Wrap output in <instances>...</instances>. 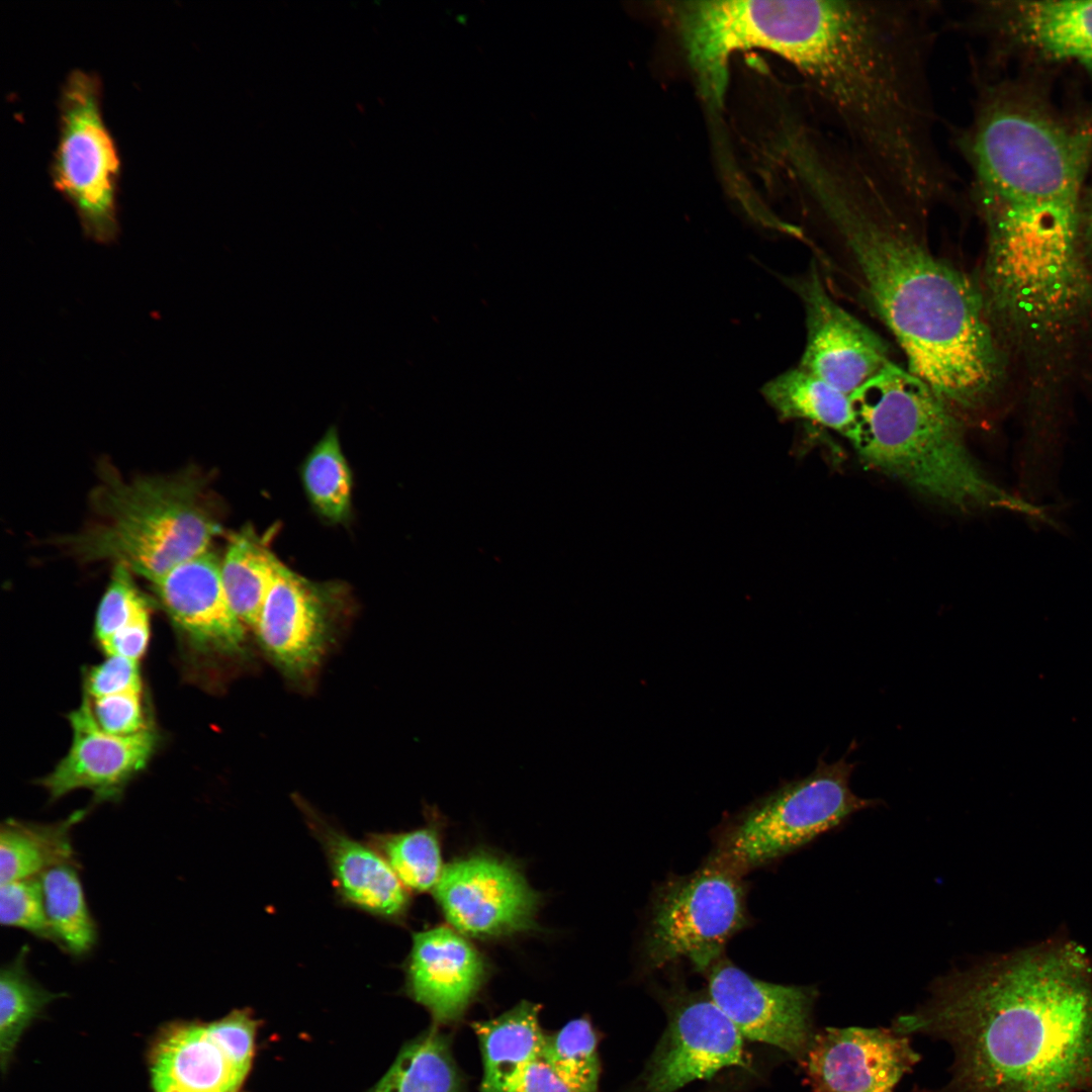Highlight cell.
<instances>
[{
	"label": "cell",
	"mask_w": 1092,
	"mask_h": 1092,
	"mask_svg": "<svg viewBox=\"0 0 1092 1092\" xmlns=\"http://www.w3.org/2000/svg\"><path fill=\"white\" fill-rule=\"evenodd\" d=\"M789 169L845 252L858 292L899 343L908 370L959 415L979 407L1001 373L984 292L936 256L922 213L836 138L799 146Z\"/></svg>",
	"instance_id": "6da1fadb"
},
{
	"label": "cell",
	"mask_w": 1092,
	"mask_h": 1092,
	"mask_svg": "<svg viewBox=\"0 0 1092 1092\" xmlns=\"http://www.w3.org/2000/svg\"><path fill=\"white\" fill-rule=\"evenodd\" d=\"M956 147L987 229V294L1012 313L1046 316L1091 291L1080 245L1092 109L1077 119L1008 82L980 84Z\"/></svg>",
	"instance_id": "7a4b0ae2"
},
{
	"label": "cell",
	"mask_w": 1092,
	"mask_h": 1092,
	"mask_svg": "<svg viewBox=\"0 0 1092 1092\" xmlns=\"http://www.w3.org/2000/svg\"><path fill=\"white\" fill-rule=\"evenodd\" d=\"M939 4L806 0L803 40L790 63L822 101L833 134L925 213L961 198L936 140L930 68Z\"/></svg>",
	"instance_id": "3957f363"
},
{
	"label": "cell",
	"mask_w": 1092,
	"mask_h": 1092,
	"mask_svg": "<svg viewBox=\"0 0 1092 1092\" xmlns=\"http://www.w3.org/2000/svg\"><path fill=\"white\" fill-rule=\"evenodd\" d=\"M892 1026L950 1046L943 1092H1092V965L1070 941L951 971Z\"/></svg>",
	"instance_id": "277c9868"
},
{
	"label": "cell",
	"mask_w": 1092,
	"mask_h": 1092,
	"mask_svg": "<svg viewBox=\"0 0 1092 1092\" xmlns=\"http://www.w3.org/2000/svg\"><path fill=\"white\" fill-rule=\"evenodd\" d=\"M850 397L847 437L867 463L959 510L1005 502L968 451L959 415L908 369L892 362Z\"/></svg>",
	"instance_id": "5b68a950"
},
{
	"label": "cell",
	"mask_w": 1092,
	"mask_h": 1092,
	"mask_svg": "<svg viewBox=\"0 0 1092 1092\" xmlns=\"http://www.w3.org/2000/svg\"><path fill=\"white\" fill-rule=\"evenodd\" d=\"M195 469L126 480L103 464L95 521L61 543L81 562L112 561L150 582L210 549L220 525Z\"/></svg>",
	"instance_id": "8992f818"
},
{
	"label": "cell",
	"mask_w": 1092,
	"mask_h": 1092,
	"mask_svg": "<svg viewBox=\"0 0 1092 1092\" xmlns=\"http://www.w3.org/2000/svg\"><path fill=\"white\" fill-rule=\"evenodd\" d=\"M855 763L819 758L803 779L787 782L727 819L706 861L743 876L770 863L839 825L876 800L849 785Z\"/></svg>",
	"instance_id": "52a82bcc"
},
{
	"label": "cell",
	"mask_w": 1092,
	"mask_h": 1092,
	"mask_svg": "<svg viewBox=\"0 0 1092 1092\" xmlns=\"http://www.w3.org/2000/svg\"><path fill=\"white\" fill-rule=\"evenodd\" d=\"M748 923L742 877L705 861L654 889L639 947L643 971L688 960L705 973L726 942Z\"/></svg>",
	"instance_id": "ba28073f"
},
{
	"label": "cell",
	"mask_w": 1092,
	"mask_h": 1092,
	"mask_svg": "<svg viewBox=\"0 0 1092 1092\" xmlns=\"http://www.w3.org/2000/svg\"><path fill=\"white\" fill-rule=\"evenodd\" d=\"M101 89L94 73L77 69L68 75L59 100V138L51 177L56 190L74 208L83 235L110 245L120 233V158L103 119Z\"/></svg>",
	"instance_id": "9c48e42d"
},
{
	"label": "cell",
	"mask_w": 1092,
	"mask_h": 1092,
	"mask_svg": "<svg viewBox=\"0 0 1092 1092\" xmlns=\"http://www.w3.org/2000/svg\"><path fill=\"white\" fill-rule=\"evenodd\" d=\"M659 995L667 1026L633 1092H674L724 1068L747 1066L743 1036L708 993L677 983Z\"/></svg>",
	"instance_id": "30bf717a"
},
{
	"label": "cell",
	"mask_w": 1092,
	"mask_h": 1092,
	"mask_svg": "<svg viewBox=\"0 0 1092 1092\" xmlns=\"http://www.w3.org/2000/svg\"><path fill=\"white\" fill-rule=\"evenodd\" d=\"M433 891L449 925L467 937L500 939L535 926L540 898L508 858L485 851L456 858Z\"/></svg>",
	"instance_id": "8fae6325"
},
{
	"label": "cell",
	"mask_w": 1092,
	"mask_h": 1092,
	"mask_svg": "<svg viewBox=\"0 0 1092 1092\" xmlns=\"http://www.w3.org/2000/svg\"><path fill=\"white\" fill-rule=\"evenodd\" d=\"M996 57L1029 52L1092 73V1L971 0L958 24Z\"/></svg>",
	"instance_id": "7c38bea8"
},
{
	"label": "cell",
	"mask_w": 1092,
	"mask_h": 1092,
	"mask_svg": "<svg viewBox=\"0 0 1092 1092\" xmlns=\"http://www.w3.org/2000/svg\"><path fill=\"white\" fill-rule=\"evenodd\" d=\"M784 280L805 311L801 368L851 395L892 363L884 341L833 299L815 263Z\"/></svg>",
	"instance_id": "4fadbf2b"
},
{
	"label": "cell",
	"mask_w": 1092,
	"mask_h": 1092,
	"mask_svg": "<svg viewBox=\"0 0 1092 1092\" xmlns=\"http://www.w3.org/2000/svg\"><path fill=\"white\" fill-rule=\"evenodd\" d=\"M708 995L742 1036L774 1045L801 1062L812 1037L814 987L751 977L721 956L705 972Z\"/></svg>",
	"instance_id": "5bb4252c"
},
{
	"label": "cell",
	"mask_w": 1092,
	"mask_h": 1092,
	"mask_svg": "<svg viewBox=\"0 0 1092 1092\" xmlns=\"http://www.w3.org/2000/svg\"><path fill=\"white\" fill-rule=\"evenodd\" d=\"M920 1062L894 1027H824L800 1062L812 1092H894Z\"/></svg>",
	"instance_id": "9a60e30c"
},
{
	"label": "cell",
	"mask_w": 1092,
	"mask_h": 1092,
	"mask_svg": "<svg viewBox=\"0 0 1092 1092\" xmlns=\"http://www.w3.org/2000/svg\"><path fill=\"white\" fill-rule=\"evenodd\" d=\"M73 738L67 754L39 780L51 801L78 789L93 793L94 803L116 802L143 771L159 745L152 728L130 736H115L95 723L88 701L68 715Z\"/></svg>",
	"instance_id": "2e32d148"
},
{
	"label": "cell",
	"mask_w": 1092,
	"mask_h": 1092,
	"mask_svg": "<svg viewBox=\"0 0 1092 1092\" xmlns=\"http://www.w3.org/2000/svg\"><path fill=\"white\" fill-rule=\"evenodd\" d=\"M332 590L309 581L281 561L254 630L275 664L298 677L314 668L331 640Z\"/></svg>",
	"instance_id": "e0dca14e"
},
{
	"label": "cell",
	"mask_w": 1092,
	"mask_h": 1092,
	"mask_svg": "<svg viewBox=\"0 0 1092 1092\" xmlns=\"http://www.w3.org/2000/svg\"><path fill=\"white\" fill-rule=\"evenodd\" d=\"M220 564L221 558L209 549L151 583L173 625L193 649L241 656L246 649L245 625L229 602Z\"/></svg>",
	"instance_id": "ac0fdd59"
},
{
	"label": "cell",
	"mask_w": 1092,
	"mask_h": 1092,
	"mask_svg": "<svg viewBox=\"0 0 1092 1092\" xmlns=\"http://www.w3.org/2000/svg\"><path fill=\"white\" fill-rule=\"evenodd\" d=\"M484 956L451 926L438 925L414 933L405 960V991L424 1006L435 1025L463 1018L488 977Z\"/></svg>",
	"instance_id": "d6986e66"
},
{
	"label": "cell",
	"mask_w": 1092,
	"mask_h": 1092,
	"mask_svg": "<svg viewBox=\"0 0 1092 1092\" xmlns=\"http://www.w3.org/2000/svg\"><path fill=\"white\" fill-rule=\"evenodd\" d=\"M306 817L340 900L379 919L403 923L411 908L410 891L385 858L368 842L352 838L315 814L306 813Z\"/></svg>",
	"instance_id": "ffe728a7"
},
{
	"label": "cell",
	"mask_w": 1092,
	"mask_h": 1092,
	"mask_svg": "<svg viewBox=\"0 0 1092 1092\" xmlns=\"http://www.w3.org/2000/svg\"><path fill=\"white\" fill-rule=\"evenodd\" d=\"M150 1070L155 1092H237L244 1080L205 1025L196 1023L177 1024L161 1035Z\"/></svg>",
	"instance_id": "44dd1931"
},
{
	"label": "cell",
	"mask_w": 1092,
	"mask_h": 1092,
	"mask_svg": "<svg viewBox=\"0 0 1092 1092\" xmlns=\"http://www.w3.org/2000/svg\"><path fill=\"white\" fill-rule=\"evenodd\" d=\"M541 1005L521 1001L503 1014L471 1027L482 1057L480 1092H515L526 1067L541 1055Z\"/></svg>",
	"instance_id": "7402d4cb"
},
{
	"label": "cell",
	"mask_w": 1092,
	"mask_h": 1092,
	"mask_svg": "<svg viewBox=\"0 0 1092 1092\" xmlns=\"http://www.w3.org/2000/svg\"><path fill=\"white\" fill-rule=\"evenodd\" d=\"M88 813L77 810L54 823L9 818L0 827L1 884L35 877L63 863H74L73 827Z\"/></svg>",
	"instance_id": "603a6c76"
},
{
	"label": "cell",
	"mask_w": 1092,
	"mask_h": 1092,
	"mask_svg": "<svg viewBox=\"0 0 1092 1092\" xmlns=\"http://www.w3.org/2000/svg\"><path fill=\"white\" fill-rule=\"evenodd\" d=\"M760 391L783 421L809 422L846 437L853 427L850 395L799 365L766 381Z\"/></svg>",
	"instance_id": "cb8c5ba5"
},
{
	"label": "cell",
	"mask_w": 1092,
	"mask_h": 1092,
	"mask_svg": "<svg viewBox=\"0 0 1092 1092\" xmlns=\"http://www.w3.org/2000/svg\"><path fill=\"white\" fill-rule=\"evenodd\" d=\"M465 1088L450 1038L435 1025L405 1043L368 1092H465Z\"/></svg>",
	"instance_id": "d4e9b609"
},
{
	"label": "cell",
	"mask_w": 1092,
	"mask_h": 1092,
	"mask_svg": "<svg viewBox=\"0 0 1092 1092\" xmlns=\"http://www.w3.org/2000/svg\"><path fill=\"white\" fill-rule=\"evenodd\" d=\"M277 561L250 527L230 536L221 558V579L229 602L245 627L256 626Z\"/></svg>",
	"instance_id": "484cf974"
},
{
	"label": "cell",
	"mask_w": 1092,
	"mask_h": 1092,
	"mask_svg": "<svg viewBox=\"0 0 1092 1092\" xmlns=\"http://www.w3.org/2000/svg\"><path fill=\"white\" fill-rule=\"evenodd\" d=\"M38 878L54 943L75 958L88 954L97 942L98 933L76 863L56 866Z\"/></svg>",
	"instance_id": "4316f807"
},
{
	"label": "cell",
	"mask_w": 1092,
	"mask_h": 1092,
	"mask_svg": "<svg viewBox=\"0 0 1092 1092\" xmlns=\"http://www.w3.org/2000/svg\"><path fill=\"white\" fill-rule=\"evenodd\" d=\"M301 483L315 513L331 523H343L351 513L353 479L338 430L330 427L306 455Z\"/></svg>",
	"instance_id": "83f0119b"
},
{
	"label": "cell",
	"mask_w": 1092,
	"mask_h": 1092,
	"mask_svg": "<svg viewBox=\"0 0 1092 1092\" xmlns=\"http://www.w3.org/2000/svg\"><path fill=\"white\" fill-rule=\"evenodd\" d=\"M368 843L385 858L408 891H432L439 883L445 866L438 816L410 831L371 833Z\"/></svg>",
	"instance_id": "f1b7e54d"
},
{
	"label": "cell",
	"mask_w": 1092,
	"mask_h": 1092,
	"mask_svg": "<svg viewBox=\"0 0 1092 1092\" xmlns=\"http://www.w3.org/2000/svg\"><path fill=\"white\" fill-rule=\"evenodd\" d=\"M27 945L0 972V1056L5 1070L25 1028L59 997L38 985L26 969Z\"/></svg>",
	"instance_id": "f546056e"
},
{
	"label": "cell",
	"mask_w": 1092,
	"mask_h": 1092,
	"mask_svg": "<svg viewBox=\"0 0 1092 1092\" xmlns=\"http://www.w3.org/2000/svg\"><path fill=\"white\" fill-rule=\"evenodd\" d=\"M599 1034L592 1021L579 1017L545 1034L541 1057L575 1092H599Z\"/></svg>",
	"instance_id": "4dcf8cb0"
},
{
	"label": "cell",
	"mask_w": 1092,
	"mask_h": 1092,
	"mask_svg": "<svg viewBox=\"0 0 1092 1092\" xmlns=\"http://www.w3.org/2000/svg\"><path fill=\"white\" fill-rule=\"evenodd\" d=\"M147 610L148 603L134 583L132 571L124 564H114L95 616L94 633L99 644Z\"/></svg>",
	"instance_id": "1f68e13d"
},
{
	"label": "cell",
	"mask_w": 1092,
	"mask_h": 1092,
	"mask_svg": "<svg viewBox=\"0 0 1092 1092\" xmlns=\"http://www.w3.org/2000/svg\"><path fill=\"white\" fill-rule=\"evenodd\" d=\"M0 922L54 942L38 876L1 884Z\"/></svg>",
	"instance_id": "d6a6232c"
},
{
	"label": "cell",
	"mask_w": 1092,
	"mask_h": 1092,
	"mask_svg": "<svg viewBox=\"0 0 1092 1092\" xmlns=\"http://www.w3.org/2000/svg\"><path fill=\"white\" fill-rule=\"evenodd\" d=\"M87 699L97 726L105 733L130 736L152 729L143 692H124Z\"/></svg>",
	"instance_id": "836d02e7"
},
{
	"label": "cell",
	"mask_w": 1092,
	"mask_h": 1092,
	"mask_svg": "<svg viewBox=\"0 0 1092 1092\" xmlns=\"http://www.w3.org/2000/svg\"><path fill=\"white\" fill-rule=\"evenodd\" d=\"M205 1027L234 1069L245 1078L251 1066L256 1034V1022L249 1012L233 1011Z\"/></svg>",
	"instance_id": "e575fe53"
},
{
	"label": "cell",
	"mask_w": 1092,
	"mask_h": 1092,
	"mask_svg": "<svg viewBox=\"0 0 1092 1092\" xmlns=\"http://www.w3.org/2000/svg\"><path fill=\"white\" fill-rule=\"evenodd\" d=\"M85 696L100 698L124 692H143L139 661L118 655H107L93 665L84 676Z\"/></svg>",
	"instance_id": "d590c367"
},
{
	"label": "cell",
	"mask_w": 1092,
	"mask_h": 1092,
	"mask_svg": "<svg viewBox=\"0 0 1092 1092\" xmlns=\"http://www.w3.org/2000/svg\"><path fill=\"white\" fill-rule=\"evenodd\" d=\"M150 613H141L131 622L100 644L107 655H118L139 661L150 641Z\"/></svg>",
	"instance_id": "8d00e7d4"
},
{
	"label": "cell",
	"mask_w": 1092,
	"mask_h": 1092,
	"mask_svg": "<svg viewBox=\"0 0 1092 1092\" xmlns=\"http://www.w3.org/2000/svg\"><path fill=\"white\" fill-rule=\"evenodd\" d=\"M515 1092H575L553 1069L539 1056L522 1073Z\"/></svg>",
	"instance_id": "74e56055"
},
{
	"label": "cell",
	"mask_w": 1092,
	"mask_h": 1092,
	"mask_svg": "<svg viewBox=\"0 0 1092 1092\" xmlns=\"http://www.w3.org/2000/svg\"><path fill=\"white\" fill-rule=\"evenodd\" d=\"M1082 241L1092 252V185L1083 196L1081 217Z\"/></svg>",
	"instance_id": "f35d334b"
},
{
	"label": "cell",
	"mask_w": 1092,
	"mask_h": 1092,
	"mask_svg": "<svg viewBox=\"0 0 1092 1092\" xmlns=\"http://www.w3.org/2000/svg\"><path fill=\"white\" fill-rule=\"evenodd\" d=\"M910 1092H935V1091H930V1090H926V1089H920V1088H917V1087H916V1088H914V1089H913L912 1091H910ZM936 1092H943V1091H942V1090H940V1091H936Z\"/></svg>",
	"instance_id": "ab89813d"
}]
</instances>
